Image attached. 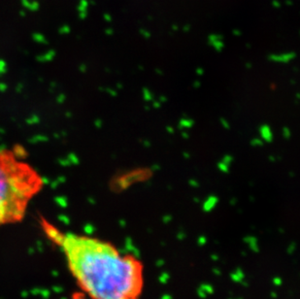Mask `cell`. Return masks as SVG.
Wrapping results in <instances>:
<instances>
[{"mask_svg": "<svg viewBox=\"0 0 300 299\" xmlns=\"http://www.w3.org/2000/svg\"><path fill=\"white\" fill-rule=\"evenodd\" d=\"M40 224L61 250L70 272L90 299H139L144 271L138 259L99 239L63 231L46 219Z\"/></svg>", "mask_w": 300, "mask_h": 299, "instance_id": "1", "label": "cell"}, {"mask_svg": "<svg viewBox=\"0 0 300 299\" xmlns=\"http://www.w3.org/2000/svg\"><path fill=\"white\" fill-rule=\"evenodd\" d=\"M44 180L19 148L0 150V227L24 220Z\"/></svg>", "mask_w": 300, "mask_h": 299, "instance_id": "2", "label": "cell"}, {"mask_svg": "<svg viewBox=\"0 0 300 299\" xmlns=\"http://www.w3.org/2000/svg\"><path fill=\"white\" fill-rule=\"evenodd\" d=\"M73 299H86V298H84V297H82V296H75Z\"/></svg>", "mask_w": 300, "mask_h": 299, "instance_id": "3", "label": "cell"}]
</instances>
